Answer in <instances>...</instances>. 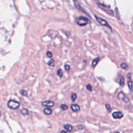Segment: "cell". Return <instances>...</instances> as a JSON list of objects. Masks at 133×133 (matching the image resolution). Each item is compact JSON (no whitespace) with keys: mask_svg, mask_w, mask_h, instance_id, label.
<instances>
[{"mask_svg":"<svg viewBox=\"0 0 133 133\" xmlns=\"http://www.w3.org/2000/svg\"><path fill=\"white\" fill-rule=\"evenodd\" d=\"M61 133H67L66 132V131H61Z\"/></svg>","mask_w":133,"mask_h":133,"instance_id":"25","label":"cell"},{"mask_svg":"<svg viewBox=\"0 0 133 133\" xmlns=\"http://www.w3.org/2000/svg\"><path fill=\"white\" fill-rule=\"evenodd\" d=\"M64 127L65 129H66L67 131H68V132H71L73 129L72 126L70 125H68V124L65 125L64 126Z\"/></svg>","mask_w":133,"mask_h":133,"instance_id":"10","label":"cell"},{"mask_svg":"<svg viewBox=\"0 0 133 133\" xmlns=\"http://www.w3.org/2000/svg\"><path fill=\"white\" fill-rule=\"evenodd\" d=\"M118 98L120 99L122 101H124L125 103H127L129 102V99L128 97L126 96V95L125 94L123 93V92H119V93H118Z\"/></svg>","mask_w":133,"mask_h":133,"instance_id":"3","label":"cell"},{"mask_svg":"<svg viewBox=\"0 0 133 133\" xmlns=\"http://www.w3.org/2000/svg\"><path fill=\"white\" fill-rule=\"evenodd\" d=\"M44 112L47 115H50L52 113V110L49 109V108H45V109H44Z\"/></svg>","mask_w":133,"mask_h":133,"instance_id":"11","label":"cell"},{"mask_svg":"<svg viewBox=\"0 0 133 133\" xmlns=\"http://www.w3.org/2000/svg\"><path fill=\"white\" fill-rule=\"evenodd\" d=\"M76 22L79 25L85 26L88 23V19L86 17L80 16L76 19Z\"/></svg>","mask_w":133,"mask_h":133,"instance_id":"1","label":"cell"},{"mask_svg":"<svg viewBox=\"0 0 133 133\" xmlns=\"http://www.w3.org/2000/svg\"><path fill=\"white\" fill-rule=\"evenodd\" d=\"M121 67H122V69H123V70H127V68H128V65L126 63H122L121 64Z\"/></svg>","mask_w":133,"mask_h":133,"instance_id":"15","label":"cell"},{"mask_svg":"<svg viewBox=\"0 0 133 133\" xmlns=\"http://www.w3.org/2000/svg\"><path fill=\"white\" fill-rule=\"evenodd\" d=\"M95 17H96V19H97V22H98L101 25L105 26V27H110V25H109V23H108V22H107V21L105 20V19H102V18H99V17L96 16Z\"/></svg>","mask_w":133,"mask_h":133,"instance_id":"4","label":"cell"},{"mask_svg":"<svg viewBox=\"0 0 133 133\" xmlns=\"http://www.w3.org/2000/svg\"><path fill=\"white\" fill-rule=\"evenodd\" d=\"M114 133H119V132H114Z\"/></svg>","mask_w":133,"mask_h":133,"instance_id":"26","label":"cell"},{"mask_svg":"<svg viewBox=\"0 0 133 133\" xmlns=\"http://www.w3.org/2000/svg\"><path fill=\"white\" fill-rule=\"evenodd\" d=\"M112 116L115 119H121L123 117V114L120 111L114 112L112 114Z\"/></svg>","mask_w":133,"mask_h":133,"instance_id":"5","label":"cell"},{"mask_svg":"<svg viewBox=\"0 0 133 133\" xmlns=\"http://www.w3.org/2000/svg\"><path fill=\"white\" fill-rule=\"evenodd\" d=\"M42 105L44 107H52L55 105V103L51 101H45L42 103Z\"/></svg>","mask_w":133,"mask_h":133,"instance_id":"6","label":"cell"},{"mask_svg":"<svg viewBox=\"0 0 133 133\" xmlns=\"http://www.w3.org/2000/svg\"><path fill=\"white\" fill-rule=\"evenodd\" d=\"M71 109L74 112H77L80 110L81 108L79 107V105H76V104H74V105H71Z\"/></svg>","mask_w":133,"mask_h":133,"instance_id":"8","label":"cell"},{"mask_svg":"<svg viewBox=\"0 0 133 133\" xmlns=\"http://www.w3.org/2000/svg\"><path fill=\"white\" fill-rule=\"evenodd\" d=\"M19 93H20L21 94H22V96H27V91L24 90H22L20 91V92H19Z\"/></svg>","mask_w":133,"mask_h":133,"instance_id":"20","label":"cell"},{"mask_svg":"<svg viewBox=\"0 0 133 133\" xmlns=\"http://www.w3.org/2000/svg\"><path fill=\"white\" fill-rule=\"evenodd\" d=\"M128 86L131 90H133V82L132 81H129Z\"/></svg>","mask_w":133,"mask_h":133,"instance_id":"16","label":"cell"},{"mask_svg":"<svg viewBox=\"0 0 133 133\" xmlns=\"http://www.w3.org/2000/svg\"><path fill=\"white\" fill-rule=\"evenodd\" d=\"M124 83H125L124 77H123L122 76V75H119V85L122 86V87H123V86L124 85Z\"/></svg>","mask_w":133,"mask_h":133,"instance_id":"9","label":"cell"},{"mask_svg":"<svg viewBox=\"0 0 133 133\" xmlns=\"http://www.w3.org/2000/svg\"><path fill=\"white\" fill-rule=\"evenodd\" d=\"M106 108H107V110L109 112L111 111V107H110V105H109V104H107Z\"/></svg>","mask_w":133,"mask_h":133,"instance_id":"22","label":"cell"},{"mask_svg":"<svg viewBox=\"0 0 133 133\" xmlns=\"http://www.w3.org/2000/svg\"><path fill=\"white\" fill-rule=\"evenodd\" d=\"M98 5H99V7L101 8L103 10H104L105 11H106L107 12L109 13V14H110V15H113L112 10H111L110 9H108V6H105V5H101V4H100V3H99Z\"/></svg>","mask_w":133,"mask_h":133,"instance_id":"7","label":"cell"},{"mask_svg":"<svg viewBox=\"0 0 133 133\" xmlns=\"http://www.w3.org/2000/svg\"><path fill=\"white\" fill-rule=\"evenodd\" d=\"M61 108L62 109V110H67L68 109V107L66 105H64V104H62V105H61Z\"/></svg>","mask_w":133,"mask_h":133,"instance_id":"19","label":"cell"},{"mask_svg":"<svg viewBox=\"0 0 133 133\" xmlns=\"http://www.w3.org/2000/svg\"><path fill=\"white\" fill-rule=\"evenodd\" d=\"M57 75H58V77H62V75H63V73H62V71L61 69H58V71H57Z\"/></svg>","mask_w":133,"mask_h":133,"instance_id":"17","label":"cell"},{"mask_svg":"<svg viewBox=\"0 0 133 133\" xmlns=\"http://www.w3.org/2000/svg\"><path fill=\"white\" fill-rule=\"evenodd\" d=\"M77 97V94L75 93H72L71 94V99L72 101H75L76 100Z\"/></svg>","mask_w":133,"mask_h":133,"instance_id":"13","label":"cell"},{"mask_svg":"<svg viewBox=\"0 0 133 133\" xmlns=\"http://www.w3.org/2000/svg\"><path fill=\"white\" fill-rule=\"evenodd\" d=\"M21 112H22V114H23V115H27V114H29V110H27V109H23L21 110Z\"/></svg>","mask_w":133,"mask_h":133,"instance_id":"14","label":"cell"},{"mask_svg":"<svg viewBox=\"0 0 133 133\" xmlns=\"http://www.w3.org/2000/svg\"><path fill=\"white\" fill-rule=\"evenodd\" d=\"M19 103L14 100H10L7 103V106L11 109H16L19 107Z\"/></svg>","mask_w":133,"mask_h":133,"instance_id":"2","label":"cell"},{"mask_svg":"<svg viewBox=\"0 0 133 133\" xmlns=\"http://www.w3.org/2000/svg\"><path fill=\"white\" fill-rule=\"evenodd\" d=\"M87 90H89V91H92V85H91V84H88V85L87 86Z\"/></svg>","mask_w":133,"mask_h":133,"instance_id":"23","label":"cell"},{"mask_svg":"<svg viewBox=\"0 0 133 133\" xmlns=\"http://www.w3.org/2000/svg\"><path fill=\"white\" fill-rule=\"evenodd\" d=\"M99 58H95L93 62H92V67L94 68V67H96V66H97V63H98V62H99Z\"/></svg>","mask_w":133,"mask_h":133,"instance_id":"12","label":"cell"},{"mask_svg":"<svg viewBox=\"0 0 133 133\" xmlns=\"http://www.w3.org/2000/svg\"><path fill=\"white\" fill-rule=\"evenodd\" d=\"M48 65H49V66H52V67H53V66H55V62H54V60H53V59H51V60H50V61H49V62H48Z\"/></svg>","mask_w":133,"mask_h":133,"instance_id":"18","label":"cell"},{"mask_svg":"<svg viewBox=\"0 0 133 133\" xmlns=\"http://www.w3.org/2000/svg\"><path fill=\"white\" fill-rule=\"evenodd\" d=\"M46 55H47V56H48V57H49V58H51V57H53V54H52L51 52H50V51L47 52Z\"/></svg>","mask_w":133,"mask_h":133,"instance_id":"21","label":"cell"},{"mask_svg":"<svg viewBox=\"0 0 133 133\" xmlns=\"http://www.w3.org/2000/svg\"><path fill=\"white\" fill-rule=\"evenodd\" d=\"M64 68H65V70H66V71H70V66H69V65H68V64H66V65H65Z\"/></svg>","mask_w":133,"mask_h":133,"instance_id":"24","label":"cell"}]
</instances>
